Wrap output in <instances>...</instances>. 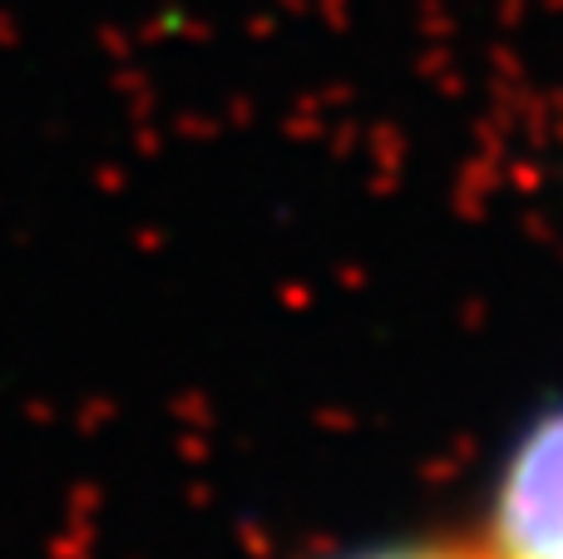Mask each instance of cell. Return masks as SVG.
Returning <instances> with one entry per match:
<instances>
[{
  "instance_id": "obj_1",
  "label": "cell",
  "mask_w": 563,
  "mask_h": 559,
  "mask_svg": "<svg viewBox=\"0 0 563 559\" xmlns=\"http://www.w3.org/2000/svg\"><path fill=\"white\" fill-rule=\"evenodd\" d=\"M485 559H563V402L509 441L485 515Z\"/></svg>"
},
{
  "instance_id": "obj_2",
  "label": "cell",
  "mask_w": 563,
  "mask_h": 559,
  "mask_svg": "<svg viewBox=\"0 0 563 559\" xmlns=\"http://www.w3.org/2000/svg\"><path fill=\"white\" fill-rule=\"evenodd\" d=\"M327 559H485L479 545H455V540H430V535H410V540H376L356 545Z\"/></svg>"
}]
</instances>
